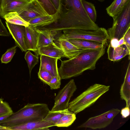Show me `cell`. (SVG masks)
<instances>
[{"label": "cell", "mask_w": 130, "mask_h": 130, "mask_svg": "<svg viewBox=\"0 0 130 130\" xmlns=\"http://www.w3.org/2000/svg\"><path fill=\"white\" fill-rule=\"evenodd\" d=\"M112 18V26L107 30L109 41L113 38L119 40L130 28V1L120 13Z\"/></svg>", "instance_id": "5"}, {"label": "cell", "mask_w": 130, "mask_h": 130, "mask_svg": "<svg viewBox=\"0 0 130 130\" xmlns=\"http://www.w3.org/2000/svg\"><path fill=\"white\" fill-rule=\"evenodd\" d=\"M60 78L54 77L48 85L51 89H56L59 88L61 84Z\"/></svg>", "instance_id": "32"}, {"label": "cell", "mask_w": 130, "mask_h": 130, "mask_svg": "<svg viewBox=\"0 0 130 130\" xmlns=\"http://www.w3.org/2000/svg\"><path fill=\"white\" fill-rule=\"evenodd\" d=\"M123 36L125 45L130 51V28L127 30Z\"/></svg>", "instance_id": "33"}, {"label": "cell", "mask_w": 130, "mask_h": 130, "mask_svg": "<svg viewBox=\"0 0 130 130\" xmlns=\"http://www.w3.org/2000/svg\"><path fill=\"white\" fill-rule=\"evenodd\" d=\"M77 89L74 79L71 80L59 92L54 99V104L51 110L68 109L70 100Z\"/></svg>", "instance_id": "8"}, {"label": "cell", "mask_w": 130, "mask_h": 130, "mask_svg": "<svg viewBox=\"0 0 130 130\" xmlns=\"http://www.w3.org/2000/svg\"><path fill=\"white\" fill-rule=\"evenodd\" d=\"M81 1L86 13L90 19L95 23L97 18V14L94 5L85 0Z\"/></svg>", "instance_id": "26"}, {"label": "cell", "mask_w": 130, "mask_h": 130, "mask_svg": "<svg viewBox=\"0 0 130 130\" xmlns=\"http://www.w3.org/2000/svg\"><path fill=\"white\" fill-rule=\"evenodd\" d=\"M39 78L44 83L48 85L54 77L51 74L45 69L40 68L38 73Z\"/></svg>", "instance_id": "30"}, {"label": "cell", "mask_w": 130, "mask_h": 130, "mask_svg": "<svg viewBox=\"0 0 130 130\" xmlns=\"http://www.w3.org/2000/svg\"><path fill=\"white\" fill-rule=\"evenodd\" d=\"M57 16V12L53 15L48 14L32 19L28 23L33 27L39 29L47 26L56 21Z\"/></svg>", "instance_id": "19"}, {"label": "cell", "mask_w": 130, "mask_h": 130, "mask_svg": "<svg viewBox=\"0 0 130 130\" xmlns=\"http://www.w3.org/2000/svg\"><path fill=\"white\" fill-rule=\"evenodd\" d=\"M11 114H9L0 117V121L7 118L10 116Z\"/></svg>", "instance_id": "39"}, {"label": "cell", "mask_w": 130, "mask_h": 130, "mask_svg": "<svg viewBox=\"0 0 130 130\" xmlns=\"http://www.w3.org/2000/svg\"><path fill=\"white\" fill-rule=\"evenodd\" d=\"M120 111L118 109H112L99 115L90 118L78 127L93 129L104 128L111 123L114 118Z\"/></svg>", "instance_id": "7"}, {"label": "cell", "mask_w": 130, "mask_h": 130, "mask_svg": "<svg viewBox=\"0 0 130 130\" xmlns=\"http://www.w3.org/2000/svg\"><path fill=\"white\" fill-rule=\"evenodd\" d=\"M120 113L123 118H126L130 114L129 107L126 106L122 108L120 111Z\"/></svg>", "instance_id": "35"}, {"label": "cell", "mask_w": 130, "mask_h": 130, "mask_svg": "<svg viewBox=\"0 0 130 130\" xmlns=\"http://www.w3.org/2000/svg\"><path fill=\"white\" fill-rule=\"evenodd\" d=\"M121 99L124 100L126 106L129 107L130 105V62L127 69L123 83L120 90Z\"/></svg>", "instance_id": "20"}, {"label": "cell", "mask_w": 130, "mask_h": 130, "mask_svg": "<svg viewBox=\"0 0 130 130\" xmlns=\"http://www.w3.org/2000/svg\"><path fill=\"white\" fill-rule=\"evenodd\" d=\"M4 18L9 23L15 25L24 26H29V23L24 21L17 12H10L6 14Z\"/></svg>", "instance_id": "23"}, {"label": "cell", "mask_w": 130, "mask_h": 130, "mask_svg": "<svg viewBox=\"0 0 130 130\" xmlns=\"http://www.w3.org/2000/svg\"><path fill=\"white\" fill-rule=\"evenodd\" d=\"M58 59L47 56L40 55V68L49 72L53 77L60 78L58 73L57 62Z\"/></svg>", "instance_id": "15"}, {"label": "cell", "mask_w": 130, "mask_h": 130, "mask_svg": "<svg viewBox=\"0 0 130 130\" xmlns=\"http://www.w3.org/2000/svg\"><path fill=\"white\" fill-rule=\"evenodd\" d=\"M101 2H103L105 0H97Z\"/></svg>", "instance_id": "42"}, {"label": "cell", "mask_w": 130, "mask_h": 130, "mask_svg": "<svg viewBox=\"0 0 130 130\" xmlns=\"http://www.w3.org/2000/svg\"><path fill=\"white\" fill-rule=\"evenodd\" d=\"M38 29L39 33L38 48L52 43L61 31L52 30Z\"/></svg>", "instance_id": "17"}, {"label": "cell", "mask_w": 130, "mask_h": 130, "mask_svg": "<svg viewBox=\"0 0 130 130\" xmlns=\"http://www.w3.org/2000/svg\"><path fill=\"white\" fill-rule=\"evenodd\" d=\"M119 40L116 38H113L109 41L110 45L112 47H116L118 46Z\"/></svg>", "instance_id": "36"}, {"label": "cell", "mask_w": 130, "mask_h": 130, "mask_svg": "<svg viewBox=\"0 0 130 130\" xmlns=\"http://www.w3.org/2000/svg\"><path fill=\"white\" fill-rule=\"evenodd\" d=\"M3 100L2 98H0V117L12 114L13 113L9 104Z\"/></svg>", "instance_id": "31"}, {"label": "cell", "mask_w": 130, "mask_h": 130, "mask_svg": "<svg viewBox=\"0 0 130 130\" xmlns=\"http://www.w3.org/2000/svg\"><path fill=\"white\" fill-rule=\"evenodd\" d=\"M36 52L40 55H46L60 60L62 57H66L62 51L53 42L47 45L39 47Z\"/></svg>", "instance_id": "16"}, {"label": "cell", "mask_w": 130, "mask_h": 130, "mask_svg": "<svg viewBox=\"0 0 130 130\" xmlns=\"http://www.w3.org/2000/svg\"><path fill=\"white\" fill-rule=\"evenodd\" d=\"M69 40L74 45L83 50L98 49L106 45L100 42L87 40L71 39Z\"/></svg>", "instance_id": "21"}, {"label": "cell", "mask_w": 130, "mask_h": 130, "mask_svg": "<svg viewBox=\"0 0 130 130\" xmlns=\"http://www.w3.org/2000/svg\"><path fill=\"white\" fill-rule=\"evenodd\" d=\"M10 35L3 24L0 18V36H9Z\"/></svg>", "instance_id": "34"}, {"label": "cell", "mask_w": 130, "mask_h": 130, "mask_svg": "<svg viewBox=\"0 0 130 130\" xmlns=\"http://www.w3.org/2000/svg\"><path fill=\"white\" fill-rule=\"evenodd\" d=\"M76 114L70 111L65 114L55 124L58 127H68L70 126L76 119Z\"/></svg>", "instance_id": "25"}, {"label": "cell", "mask_w": 130, "mask_h": 130, "mask_svg": "<svg viewBox=\"0 0 130 130\" xmlns=\"http://www.w3.org/2000/svg\"><path fill=\"white\" fill-rule=\"evenodd\" d=\"M125 44V42L124 41V36H123L118 41V46H121Z\"/></svg>", "instance_id": "38"}, {"label": "cell", "mask_w": 130, "mask_h": 130, "mask_svg": "<svg viewBox=\"0 0 130 130\" xmlns=\"http://www.w3.org/2000/svg\"><path fill=\"white\" fill-rule=\"evenodd\" d=\"M30 1L29 0H3L0 15L4 18V16L11 12H19Z\"/></svg>", "instance_id": "12"}, {"label": "cell", "mask_w": 130, "mask_h": 130, "mask_svg": "<svg viewBox=\"0 0 130 130\" xmlns=\"http://www.w3.org/2000/svg\"><path fill=\"white\" fill-rule=\"evenodd\" d=\"M18 13L23 19L28 22L32 19L48 14L42 4L37 0L30 1Z\"/></svg>", "instance_id": "9"}, {"label": "cell", "mask_w": 130, "mask_h": 130, "mask_svg": "<svg viewBox=\"0 0 130 130\" xmlns=\"http://www.w3.org/2000/svg\"><path fill=\"white\" fill-rule=\"evenodd\" d=\"M3 0H0V13L1 10Z\"/></svg>", "instance_id": "41"}, {"label": "cell", "mask_w": 130, "mask_h": 130, "mask_svg": "<svg viewBox=\"0 0 130 130\" xmlns=\"http://www.w3.org/2000/svg\"><path fill=\"white\" fill-rule=\"evenodd\" d=\"M29 0L30 1H31L32 0Z\"/></svg>", "instance_id": "43"}, {"label": "cell", "mask_w": 130, "mask_h": 130, "mask_svg": "<svg viewBox=\"0 0 130 130\" xmlns=\"http://www.w3.org/2000/svg\"><path fill=\"white\" fill-rule=\"evenodd\" d=\"M70 111L68 109L63 110L52 111L50 110L43 120L55 125L66 113Z\"/></svg>", "instance_id": "24"}, {"label": "cell", "mask_w": 130, "mask_h": 130, "mask_svg": "<svg viewBox=\"0 0 130 130\" xmlns=\"http://www.w3.org/2000/svg\"><path fill=\"white\" fill-rule=\"evenodd\" d=\"M68 39H75L88 40L107 44L109 38L107 30L100 27L95 30L79 29H68L62 30Z\"/></svg>", "instance_id": "6"}, {"label": "cell", "mask_w": 130, "mask_h": 130, "mask_svg": "<svg viewBox=\"0 0 130 130\" xmlns=\"http://www.w3.org/2000/svg\"><path fill=\"white\" fill-rule=\"evenodd\" d=\"M110 86L95 84L69 103L68 109L76 114L93 105L109 90Z\"/></svg>", "instance_id": "4"}, {"label": "cell", "mask_w": 130, "mask_h": 130, "mask_svg": "<svg viewBox=\"0 0 130 130\" xmlns=\"http://www.w3.org/2000/svg\"><path fill=\"white\" fill-rule=\"evenodd\" d=\"M17 47L15 45L7 50L6 52L2 55L1 58L2 63H7L11 61L16 52Z\"/></svg>", "instance_id": "29"}, {"label": "cell", "mask_w": 130, "mask_h": 130, "mask_svg": "<svg viewBox=\"0 0 130 130\" xmlns=\"http://www.w3.org/2000/svg\"><path fill=\"white\" fill-rule=\"evenodd\" d=\"M44 103H28L9 117L0 121V125L9 127L27 122L43 120L50 111Z\"/></svg>", "instance_id": "3"}, {"label": "cell", "mask_w": 130, "mask_h": 130, "mask_svg": "<svg viewBox=\"0 0 130 130\" xmlns=\"http://www.w3.org/2000/svg\"><path fill=\"white\" fill-rule=\"evenodd\" d=\"M42 4L48 14L53 15L57 12V11L51 0H37Z\"/></svg>", "instance_id": "28"}, {"label": "cell", "mask_w": 130, "mask_h": 130, "mask_svg": "<svg viewBox=\"0 0 130 130\" xmlns=\"http://www.w3.org/2000/svg\"><path fill=\"white\" fill-rule=\"evenodd\" d=\"M24 58L27 63L30 77L31 71L35 66L38 62V57L36 55L33 54L29 51L25 53Z\"/></svg>", "instance_id": "27"}, {"label": "cell", "mask_w": 130, "mask_h": 130, "mask_svg": "<svg viewBox=\"0 0 130 130\" xmlns=\"http://www.w3.org/2000/svg\"><path fill=\"white\" fill-rule=\"evenodd\" d=\"M6 26L9 33L14 40L15 43L22 52L27 50L24 41V34L26 27L24 26L14 24L6 22Z\"/></svg>", "instance_id": "11"}, {"label": "cell", "mask_w": 130, "mask_h": 130, "mask_svg": "<svg viewBox=\"0 0 130 130\" xmlns=\"http://www.w3.org/2000/svg\"><path fill=\"white\" fill-rule=\"evenodd\" d=\"M53 42L62 51L65 57L69 59L74 57L84 50L71 43L64 34H60Z\"/></svg>", "instance_id": "10"}, {"label": "cell", "mask_w": 130, "mask_h": 130, "mask_svg": "<svg viewBox=\"0 0 130 130\" xmlns=\"http://www.w3.org/2000/svg\"><path fill=\"white\" fill-rule=\"evenodd\" d=\"M106 46L98 49L84 50L72 58L60 60L61 64L58 72L61 79L77 76L85 71L95 69L97 62L105 53Z\"/></svg>", "instance_id": "2"}, {"label": "cell", "mask_w": 130, "mask_h": 130, "mask_svg": "<svg viewBox=\"0 0 130 130\" xmlns=\"http://www.w3.org/2000/svg\"><path fill=\"white\" fill-rule=\"evenodd\" d=\"M55 126L53 123L43 119L31 121L8 127L9 130H50L49 128Z\"/></svg>", "instance_id": "13"}, {"label": "cell", "mask_w": 130, "mask_h": 130, "mask_svg": "<svg viewBox=\"0 0 130 130\" xmlns=\"http://www.w3.org/2000/svg\"><path fill=\"white\" fill-rule=\"evenodd\" d=\"M82 0H61L56 20L43 29L62 31L68 29L95 30L99 27L86 13Z\"/></svg>", "instance_id": "1"}, {"label": "cell", "mask_w": 130, "mask_h": 130, "mask_svg": "<svg viewBox=\"0 0 130 130\" xmlns=\"http://www.w3.org/2000/svg\"><path fill=\"white\" fill-rule=\"evenodd\" d=\"M39 34L38 29L33 27L29 25L26 27L24 38L27 50L37 52Z\"/></svg>", "instance_id": "14"}, {"label": "cell", "mask_w": 130, "mask_h": 130, "mask_svg": "<svg viewBox=\"0 0 130 130\" xmlns=\"http://www.w3.org/2000/svg\"><path fill=\"white\" fill-rule=\"evenodd\" d=\"M107 53L108 59L111 61H119L127 55L129 56V60L130 59V51L124 45L113 47L109 44Z\"/></svg>", "instance_id": "18"}, {"label": "cell", "mask_w": 130, "mask_h": 130, "mask_svg": "<svg viewBox=\"0 0 130 130\" xmlns=\"http://www.w3.org/2000/svg\"><path fill=\"white\" fill-rule=\"evenodd\" d=\"M0 130H9L8 127L0 125Z\"/></svg>", "instance_id": "40"}, {"label": "cell", "mask_w": 130, "mask_h": 130, "mask_svg": "<svg viewBox=\"0 0 130 130\" xmlns=\"http://www.w3.org/2000/svg\"><path fill=\"white\" fill-rule=\"evenodd\" d=\"M130 0H114L106 9L107 14L112 17L120 12Z\"/></svg>", "instance_id": "22"}, {"label": "cell", "mask_w": 130, "mask_h": 130, "mask_svg": "<svg viewBox=\"0 0 130 130\" xmlns=\"http://www.w3.org/2000/svg\"><path fill=\"white\" fill-rule=\"evenodd\" d=\"M57 11L59 9L61 0H51Z\"/></svg>", "instance_id": "37"}]
</instances>
